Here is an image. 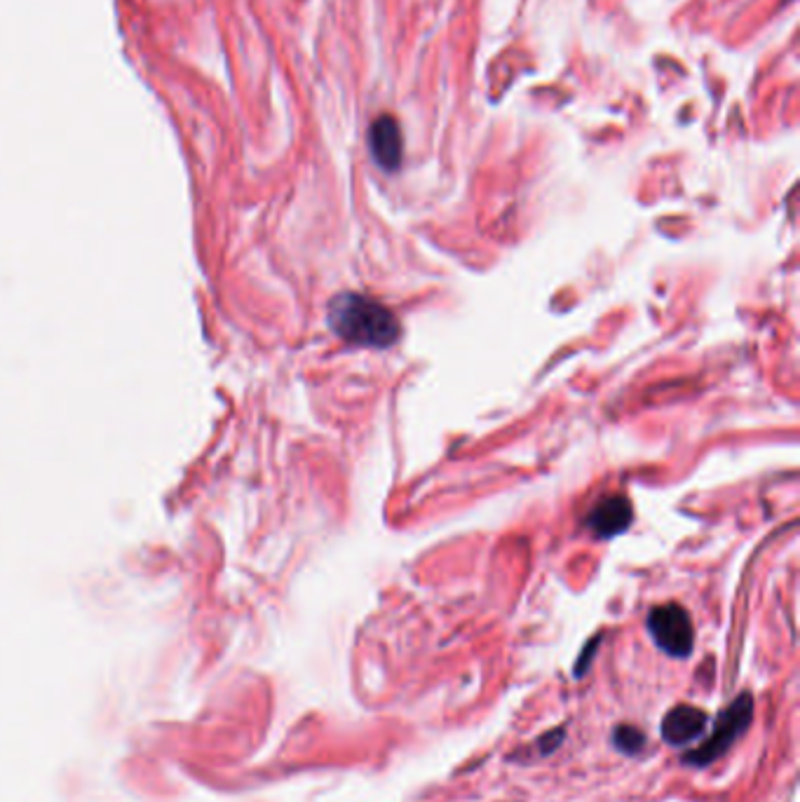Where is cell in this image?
<instances>
[{
    "instance_id": "1",
    "label": "cell",
    "mask_w": 800,
    "mask_h": 802,
    "mask_svg": "<svg viewBox=\"0 0 800 802\" xmlns=\"http://www.w3.org/2000/svg\"><path fill=\"white\" fill-rule=\"evenodd\" d=\"M329 324L353 345L390 347L399 339L397 317L385 305L357 294H343L331 301Z\"/></svg>"
},
{
    "instance_id": "2",
    "label": "cell",
    "mask_w": 800,
    "mask_h": 802,
    "mask_svg": "<svg viewBox=\"0 0 800 802\" xmlns=\"http://www.w3.org/2000/svg\"><path fill=\"white\" fill-rule=\"evenodd\" d=\"M751 721H753V697L749 692H741L731 706L719 713L714 730H711V735L700 743V747L693 749L688 755H683V763L693 767H707L711 763H716L719 758H723L733 749V743H737L747 735Z\"/></svg>"
},
{
    "instance_id": "3",
    "label": "cell",
    "mask_w": 800,
    "mask_h": 802,
    "mask_svg": "<svg viewBox=\"0 0 800 802\" xmlns=\"http://www.w3.org/2000/svg\"><path fill=\"white\" fill-rule=\"evenodd\" d=\"M648 632L662 652L669 658H688L695 646V629L690 615L678 603H666L650 610Z\"/></svg>"
},
{
    "instance_id": "4",
    "label": "cell",
    "mask_w": 800,
    "mask_h": 802,
    "mask_svg": "<svg viewBox=\"0 0 800 802\" xmlns=\"http://www.w3.org/2000/svg\"><path fill=\"white\" fill-rule=\"evenodd\" d=\"M709 716L697 706H688V704H678L672 711H666V716L662 718L660 733L662 739L669 743V747H688L690 741L700 739L707 730Z\"/></svg>"
},
{
    "instance_id": "5",
    "label": "cell",
    "mask_w": 800,
    "mask_h": 802,
    "mask_svg": "<svg viewBox=\"0 0 800 802\" xmlns=\"http://www.w3.org/2000/svg\"><path fill=\"white\" fill-rule=\"evenodd\" d=\"M369 149L376 165L395 171L402 165V129L392 115H381L369 129Z\"/></svg>"
},
{
    "instance_id": "6",
    "label": "cell",
    "mask_w": 800,
    "mask_h": 802,
    "mask_svg": "<svg viewBox=\"0 0 800 802\" xmlns=\"http://www.w3.org/2000/svg\"><path fill=\"white\" fill-rule=\"evenodd\" d=\"M632 523V505L627 498H606L587 514L585 526L601 539L620 535Z\"/></svg>"
},
{
    "instance_id": "7",
    "label": "cell",
    "mask_w": 800,
    "mask_h": 802,
    "mask_svg": "<svg viewBox=\"0 0 800 802\" xmlns=\"http://www.w3.org/2000/svg\"><path fill=\"white\" fill-rule=\"evenodd\" d=\"M613 743L615 749L624 755H636L646 747V735L638 730V727L632 725H618L613 733Z\"/></svg>"
},
{
    "instance_id": "8",
    "label": "cell",
    "mask_w": 800,
    "mask_h": 802,
    "mask_svg": "<svg viewBox=\"0 0 800 802\" xmlns=\"http://www.w3.org/2000/svg\"><path fill=\"white\" fill-rule=\"evenodd\" d=\"M563 739H566V730H563V727H557V730H551V733L543 735L541 739L535 741V751H537V755H541V758L551 755V753H555V751L561 747Z\"/></svg>"
}]
</instances>
